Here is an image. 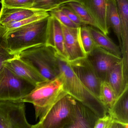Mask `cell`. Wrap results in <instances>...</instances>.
I'll return each mask as SVG.
<instances>
[{
	"label": "cell",
	"instance_id": "277c9868",
	"mask_svg": "<svg viewBox=\"0 0 128 128\" xmlns=\"http://www.w3.org/2000/svg\"><path fill=\"white\" fill-rule=\"evenodd\" d=\"M17 58L34 68L47 80L59 74L55 53L46 44L33 46L16 54Z\"/></svg>",
	"mask_w": 128,
	"mask_h": 128
},
{
	"label": "cell",
	"instance_id": "9c48e42d",
	"mask_svg": "<svg viewBox=\"0 0 128 128\" xmlns=\"http://www.w3.org/2000/svg\"><path fill=\"white\" fill-rule=\"evenodd\" d=\"M97 74L103 81L113 66L122 59L105 50L96 46L86 56Z\"/></svg>",
	"mask_w": 128,
	"mask_h": 128
},
{
	"label": "cell",
	"instance_id": "484cf974",
	"mask_svg": "<svg viewBox=\"0 0 128 128\" xmlns=\"http://www.w3.org/2000/svg\"><path fill=\"white\" fill-rule=\"evenodd\" d=\"M35 0H1L2 6L12 8H31Z\"/></svg>",
	"mask_w": 128,
	"mask_h": 128
},
{
	"label": "cell",
	"instance_id": "5b68a950",
	"mask_svg": "<svg viewBox=\"0 0 128 128\" xmlns=\"http://www.w3.org/2000/svg\"><path fill=\"white\" fill-rule=\"evenodd\" d=\"M77 100L67 94L55 103L46 116L31 128H63L70 122Z\"/></svg>",
	"mask_w": 128,
	"mask_h": 128
},
{
	"label": "cell",
	"instance_id": "f546056e",
	"mask_svg": "<svg viewBox=\"0 0 128 128\" xmlns=\"http://www.w3.org/2000/svg\"><path fill=\"white\" fill-rule=\"evenodd\" d=\"M112 119L109 114L103 117L98 119L94 128H107Z\"/></svg>",
	"mask_w": 128,
	"mask_h": 128
},
{
	"label": "cell",
	"instance_id": "ba28073f",
	"mask_svg": "<svg viewBox=\"0 0 128 128\" xmlns=\"http://www.w3.org/2000/svg\"><path fill=\"white\" fill-rule=\"evenodd\" d=\"M69 62L84 86L93 96L100 100V89L103 80L87 58Z\"/></svg>",
	"mask_w": 128,
	"mask_h": 128
},
{
	"label": "cell",
	"instance_id": "5bb4252c",
	"mask_svg": "<svg viewBox=\"0 0 128 128\" xmlns=\"http://www.w3.org/2000/svg\"><path fill=\"white\" fill-rule=\"evenodd\" d=\"M106 81L115 91L117 98L128 89V76L124 71L123 59L116 64L107 75Z\"/></svg>",
	"mask_w": 128,
	"mask_h": 128
},
{
	"label": "cell",
	"instance_id": "e0dca14e",
	"mask_svg": "<svg viewBox=\"0 0 128 128\" xmlns=\"http://www.w3.org/2000/svg\"><path fill=\"white\" fill-rule=\"evenodd\" d=\"M42 10H44L2 6L0 10V24L4 26L10 23L19 22Z\"/></svg>",
	"mask_w": 128,
	"mask_h": 128
},
{
	"label": "cell",
	"instance_id": "7c38bea8",
	"mask_svg": "<svg viewBox=\"0 0 128 128\" xmlns=\"http://www.w3.org/2000/svg\"><path fill=\"white\" fill-rule=\"evenodd\" d=\"M4 66L14 74L36 86L47 80L31 67L17 57L5 62Z\"/></svg>",
	"mask_w": 128,
	"mask_h": 128
},
{
	"label": "cell",
	"instance_id": "d4e9b609",
	"mask_svg": "<svg viewBox=\"0 0 128 128\" xmlns=\"http://www.w3.org/2000/svg\"><path fill=\"white\" fill-rule=\"evenodd\" d=\"M58 0H35L31 9L51 12L58 8Z\"/></svg>",
	"mask_w": 128,
	"mask_h": 128
},
{
	"label": "cell",
	"instance_id": "ffe728a7",
	"mask_svg": "<svg viewBox=\"0 0 128 128\" xmlns=\"http://www.w3.org/2000/svg\"><path fill=\"white\" fill-rule=\"evenodd\" d=\"M106 15L109 25L116 35L121 48L122 44L121 21L116 0H106Z\"/></svg>",
	"mask_w": 128,
	"mask_h": 128
},
{
	"label": "cell",
	"instance_id": "6da1fadb",
	"mask_svg": "<svg viewBox=\"0 0 128 128\" xmlns=\"http://www.w3.org/2000/svg\"><path fill=\"white\" fill-rule=\"evenodd\" d=\"M59 74L68 94L93 111L98 118L108 114V110L100 100L93 96L85 88L71 68L68 61L55 54Z\"/></svg>",
	"mask_w": 128,
	"mask_h": 128
},
{
	"label": "cell",
	"instance_id": "52a82bcc",
	"mask_svg": "<svg viewBox=\"0 0 128 128\" xmlns=\"http://www.w3.org/2000/svg\"><path fill=\"white\" fill-rule=\"evenodd\" d=\"M22 100H0V128H31Z\"/></svg>",
	"mask_w": 128,
	"mask_h": 128
},
{
	"label": "cell",
	"instance_id": "4316f807",
	"mask_svg": "<svg viewBox=\"0 0 128 128\" xmlns=\"http://www.w3.org/2000/svg\"><path fill=\"white\" fill-rule=\"evenodd\" d=\"M50 12L52 13L58 20L67 27L73 28H79V26L72 22L68 16L62 11L61 8H56L52 10Z\"/></svg>",
	"mask_w": 128,
	"mask_h": 128
},
{
	"label": "cell",
	"instance_id": "ac0fdd59",
	"mask_svg": "<svg viewBox=\"0 0 128 128\" xmlns=\"http://www.w3.org/2000/svg\"><path fill=\"white\" fill-rule=\"evenodd\" d=\"M128 89L123 92L116 100L108 114L112 120L128 124Z\"/></svg>",
	"mask_w": 128,
	"mask_h": 128
},
{
	"label": "cell",
	"instance_id": "f1b7e54d",
	"mask_svg": "<svg viewBox=\"0 0 128 128\" xmlns=\"http://www.w3.org/2000/svg\"><path fill=\"white\" fill-rule=\"evenodd\" d=\"M16 57V55L10 53L6 49H0V71L4 67V62Z\"/></svg>",
	"mask_w": 128,
	"mask_h": 128
},
{
	"label": "cell",
	"instance_id": "4fadbf2b",
	"mask_svg": "<svg viewBox=\"0 0 128 128\" xmlns=\"http://www.w3.org/2000/svg\"><path fill=\"white\" fill-rule=\"evenodd\" d=\"M98 118L88 108L77 101L72 119L63 128H94Z\"/></svg>",
	"mask_w": 128,
	"mask_h": 128
},
{
	"label": "cell",
	"instance_id": "2e32d148",
	"mask_svg": "<svg viewBox=\"0 0 128 128\" xmlns=\"http://www.w3.org/2000/svg\"><path fill=\"white\" fill-rule=\"evenodd\" d=\"M121 21V50L124 64L128 65V0H116Z\"/></svg>",
	"mask_w": 128,
	"mask_h": 128
},
{
	"label": "cell",
	"instance_id": "603a6c76",
	"mask_svg": "<svg viewBox=\"0 0 128 128\" xmlns=\"http://www.w3.org/2000/svg\"><path fill=\"white\" fill-rule=\"evenodd\" d=\"M50 15V14L49 12L46 10H42L28 18H26L19 22L10 23L4 26V27L6 29L7 32L8 31L47 18Z\"/></svg>",
	"mask_w": 128,
	"mask_h": 128
},
{
	"label": "cell",
	"instance_id": "8fae6325",
	"mask_svg": "<svg viewBox=\"0 0 128 128\" xmlns=\"http://www.w3.org/2000/svg\"><path fill=\"white\" fill-rule=\"evenodd\" d=\"M57 19L61 24L63 32L65 47L68 61L71 62L86 57L80 40V26L77 28H70Z\"/></svg>",
	"mask_w": 128,
	"mask_h": 128
},
{
	"label": "cell",
	"instance_id": "d6986e66",
	"mask_svg": "<svg viewBox=\"0 0 128 128\" xmlns=\"http://www.w3.org/2000/svg\"><path fill=\"white\" fill-rule=\"evenodd\" d=\"M88 27L96 46L100 47L118 57L122 58L119 46L116 45L107 35L94 27Z\"/></svg>",
	"mask_w": 128,
	"mask_h": 128
},
{
	"label": "cell",
	"instance_id": "3957f363",
	"mask_svg": "<svg viewBox=\"0 0 128 128\" xmlns=\"http://www.w3.org/2000/svg\"><path fill=\"white\" fill-rule=\"evenodd\" d=\"M48 18L7 32L8 51L16 55L29 48L46 44Z\"/></svg>",
	"mask_w": 128,
	"mask_h": 128
},
{
	"label": "cell",
	"instance_id": "83f0119b",
	"mask_svg": "<svg viewBox=\"0 0 128 128\" xmlns=\"http://www.w3.org/2000/svg\"><path fill=\"white\" fill-rule=\"evenodd\" d=\"M61 9L62 11L68 16L70 20L77 25L79 27L85 26L76 14L70 8L64 6L61 8Z\"/></svg>",
	"mask_w": 128,
	"mask_h": 128
},
{
	"label": "cell",
	"instance_id": "1f68e13d",
	"mask_svg": "<svg viewBox=\"0 0 128 128\" xmlns=\"http://www.w3.org/2000/svg\"><path fill=\"white\" fill-rule=\"evenodd\" d=\"M128 124H125L112 120L107 128H128Z\"/></svg>",
	"mask_w": 128,
	"mask_h": 128
},
{
	"label": "cell",
	"instance_id": "8992f818",
	"mask_svg": "<svg viewBox=\"0 0 128 128\" xmlns=\"http://www.w3.org/2000/svg\"><path fill=\"white\" fill-rule=\"evenodd\" d=\"M35 86L14 74L4 66L0 71L1 100H22Z\"/></svg>",
	"mask_w": 128,
	"mask_h": 128
},
{
	"label": "cell",
	"instance_id": "7402d4cb",
	"mask_svg": "<svg viewBox=\"0 0 128 128\" xmlns=\"http://www.w3.org/2000/svg\"><path fill=\"white\" fill-rule=\"evenodd\" d=\"M117 98L115 91L110 85L106 81H103L100 89L99 100L108 111Z\"/></svg>",
	"mask_w": 128,
	"mask_h": 128
},
{
	"label": "cell",
	"instance_id": "7a4b0ae2",
	"mask_svg": "<svg viewBox=\"0 0 128 128\" xmlns=\"http://www.w3.org/2000/svg\"><path fill=\"white\" fill-rule=\"evenodd\" d=\"M67 94L62 78L59 74L52 80L36 85L22 101L33 104L36 119L40 121L56 102Z\"/></svg>",
	"mask_w": 128,
	"mask_h": 128
},
{
	"label": "cell",
	"instance_id": "44dd1931",
	"mask_svg": "<svg viewBox=\"0 0 128 128\" xmlns=\"http://www.w3.org/2000/svg\"><path fill=\"white\" fill-rule=\"evenodd\" d=\"M70 7L76 14L85 25H88L98 30L97 24L89 10L80 2L75 1L68 2Z\"/></svg>",
	"mask_w": 128,
	"mask_h": 128
},
{
	"label": "cell",
	"instance_id": "cb8c5ba5",
	"mask_svg": "<svg viewBox=\"0 0 128 128\" xmlns=\"http://www.w3.org/2000/svg\"><path fill=\"white\" fill-rule=\"evenodd\" d=\"M79 38L82 48L87 56L96 46L88 26L80 27Z\"/></svg>",
	"mask_w": 128,
	"mask_h": 128
},
{
	"label": "cell",
	"instance_id": "4dcf8cb0",
	"mask_svg": "<svg viewBox=\"0 0 128 128\" xmlns=\"http://www.w3.org/2000/svg\"><path fill=\"white\" fill-rule=\"evenodd\" d=\"M7 31L4 27L0 24V49H7L5 43V35Z\"/></svg>",
	"mask_w": 128,
	"mask_h": 128
},
{
	"label": "cell",
	"instance_id": "9a60e30c",
	"mask_svg": "<svg viewBox=\"0 0 128 128\" xmlns=\"http://www.w3.org/2000/svg\"><path fill=\"white\" fill-rule=\"evenodd\" d=\"M89 10L94 18L98 30L107 35L110 26L106 15V0H88L86 4H82Z\"/></svg>",
	"mask_w": 128,
	"mask_h": 128
},
{
	"label": "cell",
	"instance_id": "30bf717a",
	"mask_svg": "<svg viewBox=\"0 0 128 128\" xmlns=\"http://www.w3.org/2000/svg\"><path fill=\"white\" fill-rule=\"evenodd\" d=\"M45 44L52 48L59 57L68 61L61 24L55 15L52 12H50L48 18Z\"/></svg>",
	"mask_w": 128,
	"mask_h": 128
}]
</instances>
